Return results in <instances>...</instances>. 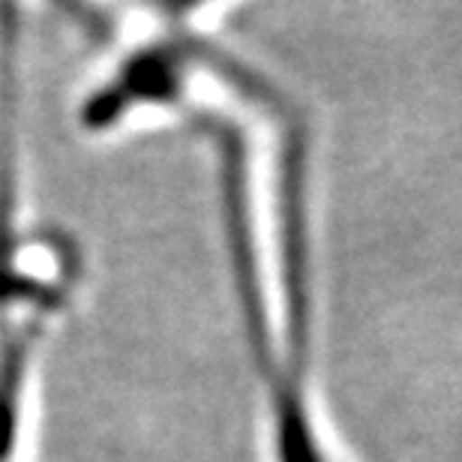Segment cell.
Masks as SVG:
<instances>
[{
    "mask_svg": "<svg viewBox=\"0 0 462 462\" xmlns=\"http://www.w3.org/2000/svg\"><path fill=\"white\" fill-rule=\"evenodd\" d=\"M31 378L33 330H15L0 343V462H13L22 448Z\"/></svg>",
    "mask_w": 462,
    "mask_h": 462,
    "instance_id": "1",
    "label": "cell"
}]
</instances>
